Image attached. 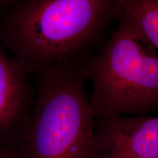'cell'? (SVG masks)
Returning a JSON list of instances; mask_svg holds the SVG:
<instances>
[{"label":"cell","instance_id":"obj_6","mask_svg":"<svg viewBox=\"0 0 158 158\" xmlns=\"http://www.w3.org/2000/svg\"><path fill=\"white\" fill-rule=\"evenodd\" d=\"M118 19L158 49V0H116Z\"/></svg>","mask_w":158,"mask_h":158},{"label":"cell","instance_id":"obj_2","mask_svg":"<svg viewBox=\"0 0 158 158\" xmlns=\"http://www.w3.org/2000/svg\"><path fill=\"white\" fill-rule=\"evenodd\" d=\"M85 66L56 67L35 74L34 109L15 158H98Z\"/></svg>","mask_w":158,"mask_h":158},{"label":"cell","instance_id":"obj_8","mask_svg":"<svg viewBox=\"0 0 158 158\" xmlns=\"http://www.w3.org/2000/svg\"><path fill=\"white\" fill-rule=\"evenodd\" d=\"M17 1V0H0V5H5V4H8V3H10L12 2H15ZM23 0H21V2H22Z\"/></svg>","mask_w":158,"mask_h":158},{"label":"cell","instance_id":"obj_4","mask_svg":"<svg viewBox=\"0 0 158 158\" xmlns=\"http://www.w3.org/2000/svg\"><path fill=\"white\" fill-rule=\"evenodd\" d=\"M35 85L0 42V146L15 153L30 124Z\"/></svg>","mask_w":158,"mask_h":158},{"label":"cell","instance_id":"obj_1","mask_svg":"<svg viewBox=\"0 0 158 158\" xmlns=\"http://www.w3.org/2000/svg\"><path fill=\"white\" fill-rule=\"evenodd\" d=\"M117 19L116 0H23L0 22V42L29 75L83 65Z\"/></svg>","mask_w":158,"mask_h":158},{"label":"cell","instance_id":"obj_5","mask_svg":"<svg viewBox=\"0 0 158 158\" xmlns=\"http://www.w3.org/2000/svg\"><path fill=\"white\" fill-rule=\"evenodd\" d=\"M98 158H158V117L116 115L95 120Z\"/></svg>","mask_w":158,"mask_h":158},{"label":"cell","instance_id":"obj_7","mask_svg":"<svg viewBox=\"0 0 158 158\" xmlns=\"http://www.w3.org/2000/svg\"><path fill=\"white\" fill-rule=\"evenodd\" d=\"M0 158H15V153L0 146Z\"/></svg>","mask_w":158,"mask_h":158},{"label":"cell","instance_id":"obj_3","mask_svg":"<svg viewBox=\"0 0 158 158\" xmlns=\"http://www.w3.org/2000/svg\"><path fill=\"white\" fill-rule=\"evenodd\" d=\"M117 21L109 40L85 66L95 119L158 109L157 50L127 22Z\"/></svg>","mask_w":158,"mask_h":158}]
</instances>
